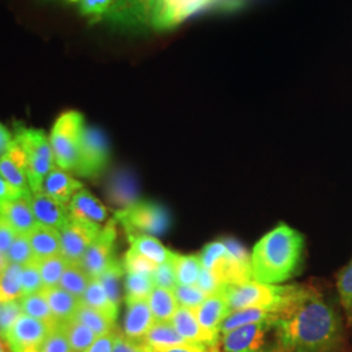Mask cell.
<instances>
[{"label": "cell", "mask_w": 352, "mask_h": 352, "mask_svg": "<svg viewBox=\"0 0 352 352\" xmlns=\"http://www.w3.org/2000/svg\"><path fill=\"white\" fill-rule=\"evenodd\" d=\"M26 168L28 161L25 151L16 140H13L10 151H7L6 155L0 157V176L6 179L13 188L21 192L25 199L30 200L33 193L29 188Z\"/></svg>", "instance_id": "5bb4252c"}, {"label": "cell", "mask_w": 352, "mask_h": 352, "mask_svg": "<svg viewBox=\"0 0 352 352\" xmlns=\"http://www.w3.org/2000/svg\"><path fill=\"white\" fill-rule=\"evenodd\" d=\"M113 352H151L148 347L140 342L126 338V336L118 330H115L113 338Z\"/></svg>", "instance_id": "c3c4849f"}, {"label": "cell", "mask_w": 352, "mask_h": 352, "mask_svg": "<svg viewBox=\"0 0 352 352\" xmlns=\"http://www.w3.org/2000/svg\"><path fill=\"white\" fill-rule=\"evenodd\" d=\"M174 294L179 307L189 309H196L208 298V295L197 286H176Z\"/></svg>", "instance_id": "f6af8a7d"}, {"label": "cell", "mask_w": 352, "mask_h": 352, "mask_svg": "<svg viewBox=\"0 0 352 352\" xmlns=\"http://www.w3.org/2000/svg\"><path fill=\"white\" fill-rule=\"evenodd\" d=\"M1 307H3V302H0V311H1Z\"/></svg>", "instance_id": "94428289"}, {"label": "cell", "mask_w": 352, "mask_h": 352, "mask_svg": "<svg viewBox=\"0 0 352 352\" xmlns=\"http://www.w3.org/2000/svg\"><path fill=\"white\" fill-rule=\"evenodd\" d=\"M173 261L177 286H196L202 269L200 256L175 253Z\"/></svg>", "instance_id": "f1b7e54d"}, {"label": "cell", "mask_w": 352, "mask_h": 352, "mask_svg": "<svg viewBox=\"0 0 352 352\" xmlns=\"http://www.w3.org/2000/svg\"><path fill=\"white\" fill-rule=\"evenodd\" d=\"M115 330L111 331V333H109V334H104V336L98 337L85 352H113Z\"/></svg>", "instance_id": "f5cc1de1"}, {"label": "cell", "mask_w": 352, "mask_h": 352, "mask_svg": "<svg viewBox=\"0 0 352 352\" xmlns=\"http://www.w3.org/2000/svg\"><path fill=\"white\" fill-rule=\"evenodd\" d=\"M113 218L128 235H164L171 226V214L164 205L154 201H139L119 209Z\"/></svg>", "instance_id": "ba28073f"}, {"label": "cell", "mask_w": 352, "mask_h": 352, "mask_svg": "<svg viewBox=\"0 0 352 352\" xmlns=\"http://www.w3.org/2000/svg\"><path fill=\"white\" fill-rule=\"evenodd\" d=\"M19 234L14 231L10 222L0 215V253L7 256V252L11 248L13 241Z\"/></svg>", "instance_id": "f907efd6"}, {"label": "cell", "mask_w": 352, "mask_h": 352, "mask_svg": "<svg viewBox=\"0 0 352 352\" xmlns=\"http://www.w3.org/2000/svg\"><path fill=\"white\" fill-rule=\"evenodd\" d=\"M107 197L109 201L120 209L139 201V189L135 176L124 168L115 171L109 180Z\"/></svg>", "instance_id": "ffe728a7"}, {"label": "cell", "mask_w": 352, "mask_h": 352, "mask_svg": "<svg viewBox=\"0 0 352 352\" xmlns=\"http://www.w3.org/2000/svg\"><path fill=\"white\" fill-rule=\"evenodd\" d=\"M202 267L210 270L225 289L253 280L251 254L232 238L208 243L199 253Z\"/></svg>", "instance_id": "277c9868"}, {"label": "cell", "mask_w": 352, "mask_h": 352, "mask_svg": "<svg viewBox=\"0 0 352 352\" xmlns=\"http://www.w3.org/2000/svg\"><path fill=\"white\" fill-rule=\"evenodd\" d=\"M82 188L84 186L81 182L69 175L68 171H64L56 166L46 176L41 192L64 205H69L76 193Z\"/></svg>", "instance_id": "d6986e66"}, {"label": "cell", "mask_w": 352, "mask_h": 352, "mask_svg": "<svg viewBox=\"0 0 352 352\" xmlns=\"http://www.w3.org/2000/svg\"><path fill=\"white\" fill-rule=\"evenodd\" d=\"M21 285H23V296L32 295V294H36V292L43 289V282H42V277H41L39 267H38V263L36 260L23 266Z\"/></svg>", "instance_id": "bcb514c9"}, {"label": "cell", "mask_w": 352, "mask_h": 352, "mask_svg": "<svg viewBox=\"0 0 352 352\" xmlns=\"http://www.w3.org/2000/svg\"><path fill=\"white\" fill-rule=\"evenodd\" d=\"M0 215L10 222L19 235H28L37 226L30 202L24 197L0 204Z\"/></svg>", "instance_id": "7402d4cb"}, {"label": "cell", "mask_w": 352, "mask_h": 352, "mask_svg": "<svg viewBox=\"0 0 352 352\" xmlns=\"http://www.w3.org/2000/svg\"><path fill=\"white\" fill-rule=\"evenodd\" d=\"M118 221L113 218L107 221L104 227H102L100 235L89 245L82 260L80 261L81 267L88 274L90 279L101 277L106 267L113 263L115 258V241H116V230Z\"/></svg>", "instance_id": "8fae6325"}, {"label": "cell", "mask_w": 352, "mask_h": 352, "mask_svg": "<svg viewBox=\"0 0 352 352\" xmlns=\"http://www.w3.org/2000/svg\"><path fill=\"white\" fill-rule=\"evenodd\" d=\"M42 292L49 302L54 318L58 322H65L75 317L76 312L81 304L80 299L76 298L75 295L69 294L60 286L43 289Z\"/></svg>", "instance_id": "cb8c5ba5"}, {"label": "cell", "mask_w": 352, "mask_h": 352, "mask_svg": "<svg viewBox=\"0 0 352 352\" xmlns=\"http://www.w3.org/2000/svg\"><path fill=\"white\" fill-rule=\"evenodd\" d=\"M337 289L347 324L352 329V260L344 269H342L337 279Z\"/></svg>", "instance_id": "f35d334b"}, {"label": "cell", "mask_w": 352, "mask_h": 352, "mask_svg": "<svg viewBox=\"0 0 352 352\" xmlns=\"http://www.w3.org/2000/svg\"><path fill=\"white\" fill-rule=\"evenodd\" d=\"M20 302H21L24 315L33 317L38 321H42L49 327H54L58 324V321L54 318L49 302L46 300L42 291L23 296L20 298Z\"/></svg>", "instance_id": "d6a6232c"}, {"label": "cell", "mask_w": 352, "mask_h": 352, "mask_svg": "<svg viewBox=\"0 0 352 352\" xmlns=\"http://www.w3.org/2000/svg\"><path fill=\"white\" fill-rule=\"evenodd\" d=\"M118 0H78V10L81 14L87 16L93 21L104 20L111 12Z\"/></svg>", "instance_id": "b9f144b4"}, {"label": "cell", "mask_w": 352, "mask_h": 352, "mask_svg": "<svg viewBox=\"0 0 352 352\" xmlns=\"http://www.w3.org/2000/svg\"><path fill=\"white\" fill-rule=\"evenodd\" d=\"M197 321L205 330L221 334V327L231 314L230 304L223 291L209 295L200 307L193 309Z\"/></svg>", "instance_id": "e0dca14e"}, {"label": "cell", "mask_w": 352, "mask_h": 352, "mask_svg": "<svg viewBox=\"0 0 352 352\" xmlns=\"http://www.w3.org/2000/svg\"><path fill=\"white\" fill-rule=\"evenodd\" d=\"M283 352H344L346 338L340 315L315 287L278 318Z\"/></svg>", "instance_id": "6da1fadb"}, {"label": "cell", "mask_w": 352, "mask_h": 352, "mask_svg": "<svg viewBox=\"0 0 352 352\" xmlns=\"http://www.w3.org/2000/svg\"><path fill=\"white\" fill-rule=\"evenodd\" d=\"M13 133L0 122V157L6 155L13 142Z\"/></svg>", "instance_id": "11a10c76"}, {"label": "cell", "mask_w": 352, "mask_h": 352, "mask_svg": "<svg viewBox=\"0 0 352 352\" xmlns=\"http://www.w3.org/2000/svg\"><path fill=\"white\" fill-rule=\"evenodd\" d=\"M155 352H222L219 346H205V344H195V343H184L180 346H174L166 350Z\"/></svg>", "instance_id": "816d5d0a"}, {"label": "cell", "mask_w": 352, "mask_h": 352, "mask_svg": "<svg viewBox=\"0 0 352 352\" xmlns=\"http://www.w3.org/2000/svg\"><path fill=\"white\" fill-rule=\"evenodd\" d=\"M4 349V344H3V342L0 340V350H3Z\"/></svg>", "instance_id": "680465c9"}, {"label": "cell", "mask_w": 352, "mask_h": 352, "mask_svg": "<svg viewBox=\"0 0 352 352\" xmlns=\"http://www.w3.org/2000/svg\"><path fill=\"white\" fill-rule=\"evenodd\" d=\"M305 241L302 234L280 223L256 243L251 252L252 277L260 283L279 285L302 264Z\"/></svg>", "instance_id": "7a4b0ae2"}, {"label": "cell", "mask_w": 352, "mask_h": 352, "mask_svg": "<svg viewBox=\"0 0 352 352\" xmlns=\"http://www.w3.org/2000/svg\"><path fill=\"white\" fill-rule=\"evenodd\" d=\"M60 1H68V3H77L78 0H60Z\"/></svg>", "instance_id": "6f0895ef"}, {"label": "cell", "mask_w": 352, "mask_h": 352, "mask_svg": "<svg viewBox=\"0 0 352 352\" xmlns=\"http://www.w3.org/2000/svg\"><path fill=\"white\" fill-rule=\"evenodd\" d=\"M21 273V265L8 263L4 272L0 274V302H10L23 296Z\"/></svg>", "instance_id": "1f68e13d"}, {"label": "cell", "mask_w": 352, "mask_h": 352, "mask_svg": "<svg viewBox=\"0 0 352 352\" xmlns=\"http://www.w3.org/2000/svg\"><path fill=\"white\" fill-rule=\"evenodd\" d=\"M148 304L155 322H171L176 311L179 309L174 289L154 287L148 298Z\"/></svg>", "instance_id": "4316f807"}, {"label": "cell", "mask_w": 352, "mask_h": 352, "mask_svg": "<svg viewBox=\"0 0 352 352\" xmlns=\"http://www.w3.org/2000/svg\"><path fill=\"white\" fill-rule=\"evenodd\" d=\"M65 336L74 352H85L98 337L87 325L81 324L75 317L62 322Z\"/></svg>", "instance_id": "4dcf8cb0"}, {"label": "cell", "mask_w": 352, "mask_h": 352, "mask_svg": "<svg viewBox=\"0 0 352 352\" xmlns=\"http://www.w3.org/2000/svg\"><path fill=\"white\" fill-rule=\"evenodd\" d=\"M126 305L124 327L122 333L129 340L141 342L155 322L151 307L148 304V300L126 302Z\"/></svg>", "instance_id": "ac0fdd59"}, {"label": "cell", "mask_w": 352, "mask_h": 352, "mask_svg": "<svg viewBox=\"0 0 352 352\" xmlns=\"http://www.w3.org/2000/svg\"><path fill=\"white\" fill-rule=\"evenodd\" d=\"M225 352H283L278 320L251 324L221 334Z\"/></svg>", "instance_id": "52a82bcc"}, {"label": "cell", "mask_w": 352, "mask_h": 352, "mask_svg": "<svg viewBox=\"0 0 352 352\" xmlns=\"http://www.w3.org/2000/svg\"><path fill=\"white\" fill-rule=\"evenodd\" d=\"M308 286L302 285H269L251 280L222 289L231 312L257 308L279 317L302 298Z\"/></svg>", "instance_id": "3957f363"}, {"label": "cell", "mask_w": 352, "mask_h": 352, "mask_svg": "<svg viewBox=\"0 0 352 352\" xmlns=\"http://www.w3.org/2000/svg\"><path fill=\"white\" fill-rule=\"evenodd\" d=\"M173 260L168 261V263L158 265L155 272L151 274L155 287L174 289L177 286V283H176L175 267H174V261Z\"/></svg>", "instance_id": "7dc6e473"}, {"label": "cell", "mask_w": 352, "mask_h": 352, "mask_svg": "<svg viewBox=\"0 0 352 352\" xmlns=\"http://www.w3.org/2000/svg\"><path fill=\"white\" fill-rule=\"evenodd\" d=\"M279 316L270 314L264 309H257V308H247V309H240V311H234L225 320V322L221 327V334L228 333L234 329L251 325V324H258V322H266L272 320H278Z\"/></svg>", "instance_id": "f546056e"}, {"label": "cell", "mask_w": 352, "mask_h": 352, "mask_svg": "<svg viewBox=\"0 0 352 352\" xmlns=\"http://www.w3.org/2000/svg\"><path fill=\"white\" fill-rule=\"evenodd\" d=\"M102 227L100 223H94L71 215L68 222L60 230L62 254L69 264H80L89 245L100 235Z\"/></svg>", "instance_id": "30bf717a"}, {"label": "cell", "mask_w": 352, "mask_h": 352, "mask_svg": "<svg viewBox=\"0 0 352 352\" xmlns=\"http://www.w3.org/2000/svg\"><path fill=\"white\" fill-rule=\"evenodd\" d=\"M110 162V144L104 132L97 126H85L76 175L81 177H97L106 170Z\"/></svg>", "instance_id": "9c48e42d"}, {"label": "cell", "mask_w": 352, "mask_h": 352, "mask_svg": "<svg viewBox=\"0 0 352 352\" xmlns=\"http://www.w3.org/2000/svg\"><path fill=\"white\" fill-rule=\"evenodd\" d=\"M90 283V278L80 264H68L60 278L59 286L81 299Z\"/></svg>", "instance_id": "8d00e7d4"}, {"label": "cell", "mask_w": 352, "mask_h": 352, "mask_svg": "<svg viewBox=\"0 0 352 352\" xmlns=\"http://www.w3.org/2000/svg\"><path fill=\"white\" fill-rule=\"evenodd\" d=\"M76 320H78L81 324L87 325L91 329L97 337H101L104 334H109L115 330V322H113L109 317L90 308L85 304H80L75 315Z\"/></svg>", "instance_id": "d590c367"}, {"label": "cell", "mask_w": 352, "mask_h": 352, "mask_svg": "<svg viewBox=\"0 0 352 352\" xmlns=\"http://www.w3.org/2000/svg\"><path fill=\"white\" fill-rule=\"evenodd\" d=\"M24 197L21 192H19L17 189L13 188L12 186L0 176V204H4L7 201H12L16 199H21ZM25 199V197H24Z\"/></svg>", "instance_id": "db71d44e"}, {"label": "cell", "mask_w": 352, "mask_h": 352, "mask_svg": "<svg viewBox=\"0 0 352 352\" xmlns=\"http://www.w3.org/2000/svg\"><path fill=\"white\" fill-rule=\"evenodd\" d=\"M50 329L47 324L23 315L10 330L4 343L11 352H41Z\"/></svg>", "instance_id": "4fadbf2b"}, {"label": "cell", "mask_w": 352, "mask_h": 352, "mask_svg": "<svg viewBox=\"0 0 352 352\" xmlns=\"http://www.w3.org/2000/svg\"><path fill=\"white\" fill-rule=\"evenodd\" d=\"M196 286L199 289H201L208 296L218 294L223 289L222 285L218 282V279L215 278L213 273L210 270L205 269V267H202L201 272H200V276H199Z\"/></svg>", "instance_id": "681fc988"}, {"label": "cell", "mask_w": 352, "mask_h": 352, "mask_svg": "<svg viewBox=\"0 0 352 352\" xmlns=\"http://www.w3.org/2000/svg\"><path fill=\"white\" fill-rule=\"evenodd\" d=\"M128 241L131 248L151 258L155 264L168 263L175 256V252L167 250L160 240L151 235H128Z\"/></svg>", "instance_id": "83f0119b"}, {"label": "cell", "mask_w": 352, "mask_h": 352, "mask_svg": "<svg viewBox=\"0 0 352 352\" xmlns=\"http://www.w3.org/2000/svg\"><path fill=\"white\" fill-rule=\"evenodd\" d=\"M123 266L126 273H141V274H153L158 264L151 261V258L145 257L140 252L129 248L123 257Z\"/></svg>", "instance_id": "60d3db41"}, {"label": "cell", "mask_w": 352, "mask_h": 352, "mask_svg": "<svg viewBox=\"0 0 352 352\" xmlns=\"http://www.w3.org/2000/svg\"><path fill=\"white\" fill-rule=\"evenodd\" d=\"M39 273L43 282V289H51L59 286L60 278L63 276L64 270L68 266V261L65 260L63 254L50 257L46 260L37 261Z\"/></svg>", "instance_id": "74e56055"}, {"label": "cell", "mask_w": 352, "mask_h": 352, "mask_svg": "<svg viewBox=\"0 0 352 352\" xmlns=\"http://www.w3.org/2000/svg\"><path fill=\"white\" fill-rule=\"evenodd\" d=\"M0 352H7V350H6V347H4L3 350H0Z\"/></svg>", "instance_id": "91938a15"}, {"label": "cell", "mask_w": 352, "mask_h": 352, "mask_svg": "<svg viewBox=\"0 0 352 352\" xmlns=\"http://www.w3.org/2000/svg\"><path fill=\"white\" fill-rule=\"evenodd\" d=\"M30 206L34 214V218L39 225L51 227L55 230H60L68 222L71 213L68 205L54 200L43 192H38L32 195Z\"/></svg>", "instance_id": "2e32d148"}, {"label": "cell", "mask_w": 352, "mask_h": 352, "mask_svg": "<svg viewBox=\"0 0 352 352\" xmlns=\"http://www.w3.org/2000/svg\"><path fill=\"white\" fill-rule=\"evenodd\" d=\"M155 285L151 274H141V273H126L124 282V302L133 300H148L151 291Z\"/></svg>", "instance_id": "836d02e7"}, {"label": "cell", "mask_w": 352, "mask_h": 352, "mask_svg": "<svg viewBox=\"0 0 352 352\" xmlns=\"http://www.w3.org/2000/svg\"><path fill=\"white\" fill-rule=\"evenodd\" d=\"M23 315H24V312H23L20 299L3 302V307L0 311V340L3 342L6 340L10 330Z\"/></svg>", "instance_id": "ab89813d"}, {"label": "cell", "mask_w": 352, "mask_h": 352, "mask_svg": "<svg viewBox=\"0 0 352 352\" xmlns=\"http://www.w3.org/2000/svg\"><path fill=\"white\" fill-rule=\"evenodd\" d=\"M7 261L10 264H17L24 266L34 260V254L32 251L28 235H17L12 243L11 248L7 252Z\"/></svg>", "instance_id": "7bdbcfd3"}, {"label": "cell", "mask_w": 352, "mask_h": 352, "mask_svg": "<svg viewBox=\"0 0 352 352\" xmlns=\"http://www.w3.org/2000/svg\"><path fill=\"white\" fill-rule=\"evenodd\" d=\"M7 265H8L7 257H6L4 254H1V253H0V274L4 272V269L7 267Z\"/></svg>", "instance_id": "9f6ffc18"}, {"label": "cell", "mask_w": 352, "mask_h": 352, "mask_svg": "<svg viewBox=\"0 0 352 352\" xmlns=\"http://www.w3.org/2000/svg\"><path fill=\"white\" fill-rule=\"evenodd\" d=\"M28 239L36 261L62 254L60 234L55 228L37 223V226L28 234Z\"/></svg>", "instance_id": "44dd1931"}, {"label": "cell", "mask_w": 352, "mask_h": 352, "mask_svg": "<svg viewBox=\"0 0 352 352\" xmlns=\"http://www.w3.org/2000/svg\"><path fill=\"white\" fill-rule=\"evenodd\" d=\"M151 352L161 351L174 346L188 343L183 340L171 322H154L141 340Z\"/></svg>", "instance_id": "d4e9b609"}, {"label": "cell", "mask_w": 352, "mask_h": 352, "mask_svg": "<svg viewBox=\"0 0 352 352\" xmlns=\"http://www.w3.org/2000/svg\"><path fill=\"white\" fill-rule=\"evenodd\" d=\"M212 1L213 0H153L149 24L155 30L173 29Z\"/></svg>", "instance_id": "7c38bea8"}, {"label": "cell", "mask_w": 352, "mask_h": 352, "mask_svg": "<svg viewBox=\"0 0 352 352\" xmlns=\"http://www.w3.org/2000/svg\"><path fill=\"white\" fill-rule=\"evenodd\" d=\"M171 324L175 327L179 336L188 343L205 344L212 347L219 346L221 343V334L205 330L197 321L193 309L179 307L171 320Z\"/></svg>", "instance_id": "9a60e30c"}, {"label": "cell", "mask_w": 352, "mask_h": 352, "mask_svg": "<svg viewBox=\"0 0 352 352\" xmlns=\"http://www.w3.org/2000/svg\"><path fill=\"white\" fill-rule=\"evenodd\" d=\"M13 138L25 151L28 161V183L32 193L42 190L46 176L55 167L50 139L42 129L30 128L23 123H14Z\"/></svg>", "instance_id": "5b68a950"}, {"label": "cell", "mask_w": 352, "mask_h": 352, "mask_svg": "<svg viewBox=\"0 0 352 352\" xmlns=\"http://www.w3.org/2000/svg\"><path fill=\"white\" fill-rule=\"evenodd\" d=\"M41 352H74L62 322L51 327L50 333L41 347Z\"/></svg>", "instance_id": "ee69618b"}, {"label": "cell", "mask_w": 352, "mask_h": 352, "mask_svg": "<svg viewBox=\"0 0 352 352\" xmlns=\"http://www.w3.org/2000/svg\"><path fill=\"white\" fill-rule=\"evenodd\" d=\"M124 273H126V270H124L123 263L115 257L113 263L106 267V270L102 273L101 277L98 278L106 289L109 298L118 308L120 307V302H122L120 283H122V278L124 276Z\"/></svg>", "instance_id": "e575fe53"}, {"label": "cell", "mask_w": 352, "mask_h": 352, "mask_svg": "<svg viewBox=\"0 0 352 352\" xmlns=\"http://www.w3.org/2000/svg\"><path fill=\"white\" fill-rule=\"evenodd\" d=\"M69 213L74 217L90 221L94 223L104 222L107 219V209L88 189H81L76 193L68 205Z\"/></svg>", "instance_id": "603a6c76"}, {"label": "cell", "mask_w": 352, "mask_h": 352, "mask_svg": "<svg viewBox=\"0 0 352 352\" xmlns=\"http://www.w3.org/2000/svg\"><path fill=\"white\" fill-rule=\"evenodd\" d=\"M84 131V115L76 110L60 113L52 126L50 142L55 164L64 171H75Z\"/></svg>", "instance_id": "8992f818"}, {"label": "cell", "mask_w": 352, "mask_h": 352, "mask_svg": "<svg viewBox=\"0 0 352 352\" xmlns=\"http://www.w3.org/2000/svg\"><path fill=\"white\" fill-rule=\"evenodd\" d=\"M81 304H85L90 308L101 312L106 317H109L113 322H116L119 315V308L111 302L106 289L103 287L101 280L98 278L90 279L88 289L80 299Z\"/></svg>", "instance_id": "484cf974"}]
</instances>
